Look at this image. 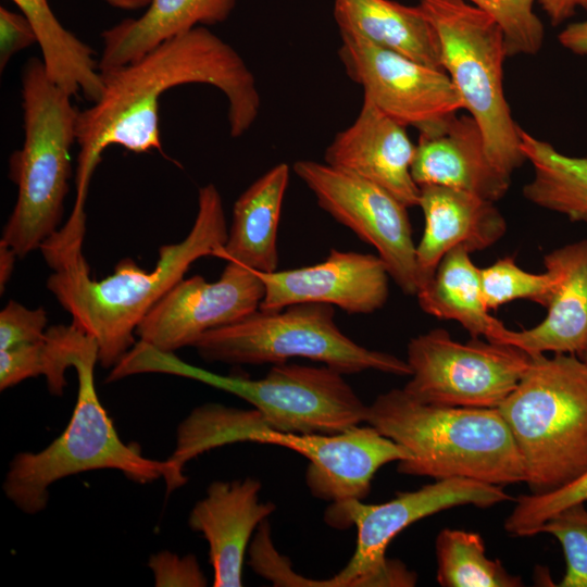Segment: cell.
Masks as SVG:
<instances>
[{"instance_id":"cell-21","label":"cell","mask_w":587,"mask_h":587,"mask_svg":"<svg viewBox=\"0 0 587 587\" xmlns=\"http://www.w3.org/2000/svg\"><path fill=\"white\" fill-rule=\"evenodd\" d=\"M544 263L558 279L547 315L532 328H508L503 344L530 357L546 352L579 354L587 344V239L553 249Z\"/></svg>"},{"instance_id":"cell-40","label":"cell","mask_w":587,"mask_h":587,"mask_svg":"<svg viewBox=\"0 0 587 587\" xmlns=\"http://www.w3.org/2000/svg\"><path fill=\"white\" fill-rule=\"evenodd\" d=\"M109 5L122 10H138L147 8L151 0H103Z\"/></svg>"},{"instance_id":"cell-5","label":"cell","mask_w":587,"mask_h":587,"mask_svg":"<svg viewBox=\"0 0 587 587\" xmlns=\"http://www.w3.org/2000/svg\"><path fill=\"white\" fill-rule=\"evenodd\" d=\"M21 97L24 141L10 159L17 199L0 241L24 258L58 232L70 188L79 110L72 96L47 76L37 58L23 66Z\"/></svg>"},{"instance_id":"cell-8","label":"cell","mask_w":587,"mask_h":587,"mask_svg":"<svg viewBox=\"0 0 587 587\" xmlns=\"http://www.w3.org/2000/svg\"><path fill=\"white\" fill-rule=\"evenodd\" d=\"M192 347L208 362L261 365L304 358L344 375L367 370L411 375L407 361L367 349L345 335L335 322L334 307L325 303H298L277 311L258 309L233 324L209 330Z\"/></svg>"},{"instance_id":"cell-29","label":"cell","mask_w":587,"mask_h":587,"mask_svg":"<svg viewBox=\"0 0 587 587\" xmlns=\"http://www.w3.org/2000/svg\"><path fill=\"white\" fill-rule=\"evenodd\" d=\"M436 579L442 587H521L519 575L509 573L499 560L489 559L483 537L476 532L444 528L435 541Z\"/></svg>"},{"instance_id":"cell-27","label":"cell","mask_w":587,"mask_h":587,"mask_svg":"<svg viewBox=\"0 0 587 587\" xmlns=\"http://www.w3.org/2000/svg\"><path fill=\"white\" fill-rule=\"evenodd\" d=\"M520 148L534 168L523 188L532 203L587 223V157H570L520 127Z\"/></svg>"},{"instance_id":"cell-36","label":"cell","mask_w":587,"mask_h":587,"mask_svg":"<svg viewBox=\"0 0 587 587\" xmlns=\"http://www.w3.org/2000/svg\"><path fill=\"white\" fill-rule=\"evenodd\" d=\"M37 42L36 34L22 14L0 7V68L3 71L17 52Z\"/></svg>"},{"instance_id":"cell-23","label":"cell","mask_w":587,"mask_h":587,"mask_svg":"<svg viewBox=\"0 0 587 587\" xmlns=\"http://www.w3.org/2000/svg\"><path fill=\"white\" fill-rule=\"evenodd\" d=\"M290 167L278 163L255 179L235 201L225 245L215 258L254 271H277V233Z\"/></svg>"},{"instance_id":"cell-12","label":"cell","mask_w":587,"mask_h":587,"mask_svg":"<svg viewBox=\"0 0 587 587\" xmlns=\"http://www.w3.org/2000/svg\"><path fill=\"white\" fill-rule=\"evenodd\" d=\"M292 171L321 209L375 248L402 292L416 296L421 279L408 208L380 186L325 162L299 160Z\"/></svg>"},{"instance_id":"cell-32","label":"cell","mask_w":587,"mask_h":587,"mask_svg":"<svg viewBox=\"0 0 587 587\" xmlns=\"http://www.w3.org/2000/svg\"><path fill=\"white\" fill-rule=\"evenodd\" d=\"M488 13L501 27L508 57L535 54L542 45L544 26L534 0H466Z\"/></svg>"},{"instance_id":"cell-11","label":"cell","mask_w":587,"mask_h":587,"mask_svg":"<svg viewBox=\"0 0 587 587\" xmlns=\"http://www.w3.org/2000/svg\"><path fill=\"white\" fill-rule=\"evenodd\" d=\"M190 378L252 405L266 427L295 434H333L365 423L367 405L344 374L323 366L273 364L259 379L224 376L193 366Z\"/></svg>"},{"instance_id":"cell-2","label":"cell","mask_w":587,"mask_h":587,"mask_svg":"<svg viewBox=\"0 0 587 587\" xmlns=\"http://www.w3.org/2000/svg\"><path fill=\"white\" fill-rule=\"evenodd\" d=\"M228 227L222 196L213 184L198 192V211L188 235L164 245L152 271L130 258L122 259L114 273L96 280L83 254V240H66L55 234L40 247L53 273L47 288L72 316V324L98 345V362L112 369L136 344V328L150 309L190 265L215 257L225 245Z\"/></svg>"},{"instance_id":"cell-34","label":"cell","mask_w":587,"mask_h":587,"mask_svg":"<svg viewBox=\"0 0 587 587\" xmlns=\"http://www.w3.org/2000/svg\"><path fill=\"white\" fill-rule=\"evenodd\" d=\"M48 316L42 308L28 309L11 300L0 312V350L41 339Z\"/></svg>"},{"instance_id":"cell-4","label":"cell","mask_w":587,"mask_h":587,"mask_svg":"<svg viewBox=\"0 0 587 587\" xmlns=\"http://www.w3.org/2000/svg\"><path fill=\"white\" fill-rule=\"evenodd\" d=\"M97 341L84 333L72 357L78 389L76 404L63 433L37 452H18L9 464L2 489L25 514H37L49 502L50 486L67 476L96 470L120 471L127 479L147 484L163 478L166 492L187 482L172 461L142 454L137 442H124L99 400L95 386Z\"/></svg>"},{"instance_id":"cell-25","label":"cell","mask_w":587,"mask_h":587,"mask_svg":"<svg viewBox=\"0 0 587 587\" xmlns=\"http://www.w3.org/2000/svg\"><path fill=\"white\" fill-rule=\"evenodd\" d=\"M470 254L464 248L447 253L417 291L419 305L429 315L458 322L472 338L503 344L508 327L489 313L482 295L480 268Z\"/></svg>"},{"instance_id":"cell-15","label":"cell","mask_w":587,"mask_h":587,"mask_svg":"<svg viewBox=\"0 0 587 587\" xmlns=\"http://www.w3.org/2000/svg\"><path fill=\"white\" fill-rule=\"evenodd\" d=\"M259 444L280 446L303 455L309 461L305 483L310 492L332 503L365 499L382 466L412 457L403 446L370 424L333 434H295L267 428L261 432Z\"/></svg>"},{"instance_id":"cell-31","label":"cell","mask_w":587,"mask_h":587,"mask_svg":"<svg viewBox=\"0 0 587 587\" xmlns=\"http://www.w3.org/2000/svg\"><path fill=\"white\" fill-rule=\"evenodd\" d=\"M587 502V470L567 484L541 494L520 495L503 527L513 536L528 537L567 507Z\"/></svg>"},{"instance_id":"cell-1","label":"cell","mask_w":587,"mask_h":587,"mask_svg":"<svg viewBox=\"0 0 587 587\" xmlns=\"http://www.w3.org/2000/svg\"><path fill=\"white\" fill-rule=\"evenodd\" d=\"M99 99L80 111L74 210L85 211L92 174L102 153L120 146L134 153H163L160 98L187 84L217 88L227 99L232 137L242 136L257 120L261 97L255 78L239 53L204 26L164 41L139 59L101 73Z\"/></svg>"},{"instance_id":"cell-24","label":"cell","mask_w":587,"mask_h":587,"mask_svg":"<svg viewBox=\"0 0 587 587\" xmlns=\"http://www.w3.org/2000/svg\"><path fill=\"white\" fill-rule=\"evenodd\" d=\"M334 17L339 32L359 35L419 63L444 70L438 36L419 4L334 0Z\"/></svg>"},{"instance_id":"cell-13","label":"cell","mask_w":587,"mask_h":587,"mask_svg":"<svg viewBox=\"0 0 587 587\" xmlns=\"http://www.w3.org/2000/svg\"><path fill=\"white\" fill-rule=\"evenodd\" d=\"M339 59L347 75L379 110L420 134L436 130L463 109L444 70L424 65L367 39L340 32Z\"/></svg>"},{"instance_id":"cell-16","label":"cell","mask_w":587,"mask_h":587,"mask_svg":"<svg viewBox=\"0 0 587 587\" xmlns=\"http://www.w3.org/2000/svg\"><path fill=\"white\" fill-rule=\"evenodd\" d=\"M264 283L260 310L277 311L298 303L336 305L350 314H370L389 297L390 275L375 254L332 249L320 263L258 272Z\"/></svg>"},{"instance_id":"cell-33","label":"cell","mask_w":587,"mask_h":587,"mask_svg":"<svg viewBox=\"0 0 587 587\" xmlns=\"http://www.w3.org/2000/svg\"><path fill=\"white\" fill-rule=\"evenodd\" d=\"M561 544L566 569L560 587H587V508L577 503L551 516L538 530Z\"/></svg>"},{"instance_id":"cell-37","label":"cell","mask_w":587,"mask_h":587,"mask_svg":"<svg viewBox=\"0 0 587 587\" xmlns=\"http://www.w3.org/2000/svg\"><path fill=\"white\" fill-rule=\"evenodd\" d=\"M539 4L553 26L572 17L577 9L587 11V0H539Z\"/></svg>"},{"instance_id":"cell-26","label":"cell","mask_w":587,"mask_h":587,"mask_svg":"<svg viewBox=\"0 0 587 587\" xmlns=\"http://www.w3.org/2000/svg\"><path fill=\"white\" fill-rule=\"evenodd\" d=\"M30 23L47 76L72 97L99 99L103 80L93 50L63 27L48 0H11Z\"/></svg>"},{"instance_id":"cell-35","label":"cell","mask_w":587,"mask_h":587,"mask_svg":"<svg viewBox=\"0 0 587 587\" xmlns=\"http://www.w3.org/2000/svg\"><path fill=\"white\" fill-rule=\"evenodd\" d=\"M157 587H203L208 585L197 558L193 554L178 555L170 550H161L149 557Z\"/></svg>"},{"instance_id":"cell-3","label":"cell","mask_w":587,"mask_h":587,"mask_svg":"<svg viewBox=\"0 0 587 587\" xmlns=\"http://www.w3.org/2000/svg\"><path fill=\"white\" fill-rule=\"evenodd\" d=\"M365 423L411 453L398 462L399 473L500 486L525 480L522 457L498 409L427 404L403 388L391 389L367 405Z\"/></svg>"},{"instance_id":"cell-20","label":"cell","mask_w":587,"mask_h":587,"mask_svg":"<svg viewBox=\"0 0 587 587\" xmlns=\"http://www.w3.org/2000/svg\"><path fill=\"white\" fill-rule=\"evenodd\" d=\"M417 207L422 209L425 223L416 245L421 287L433 277L451 250L482 251L499 241L507 232L505 218L495 202L462 190L421 186Z\"/></svg>"},{"instance_id":"cell-38","label":"cell","mask_w":587,"mask_h":587,"mask_svg":"<svg viewBox=\"0 0 587 587\" xmlns=\"http://www.w3.org/2000/svg\"><path fill=\"white\" fill-rule=\"evenodd\" d=\"M559 42L575 54H587V20L569 24L558 36Z\"/></svg>"},{"instance_id":"cell-18","label":"cell","mask_w":587,"mask_h":587,"mask_svg":"<svg viewBox=\"0 0 587 587\" xmlns=\"http://www.w3.org/2000/svg\"><path fill=\"white\" fill-rule=\"evenodd\" d=\"M262 484L253 477L214 480L190 510L188 526L209 545L214 587L242 586V566L249 540L276 505L260 500Z\"/></svg>"},{"instance_id":"cell-22","label":"cell","mask_w":587,"mask_h":587,"mask_svg":"<svg viewBox=\"0 0 587 587\" xmlns=\"http://www.w3.org/2000/svg\"><path fill=\"white\" fill-rule=\"evenodd\" d=\"M237 0H151L136 18H125L101 34L100 72L135 61L164 41L198 26L228 18Z\"/></svg>"},{"instance_id":"cell-10","label":"cell","mask_w":587,"mask_h":587,"mask_svg":"<svg viewBox=\"0 0 587 587\" xmlns=\"http://www.w3.org/2000/svg\"><path fill=\"white\" fill-rule=\"evenodd\" d=\"M530 360L515 346L480 338L459 342L446 329L433 328L408 344L411 378L403 389L427 404L497 409Z\"/></svg>"},{"instance_id":"cell-19","label":"cell","mask_w":587,"mask_h":587,"mask_svg":"<svg viewBox=\"0 0 587 587\" xmlns=\"http://www.w3.org/2000/svg\"><path fill=\"white\" fill-rule=\"evenodd\" d=\"M411 174L419 187H449L492 202L504 197L511 183L490 161L471 115L454 114L436 130L420 134Z\"/></svg>"},{"instance_id":"cell-30","label":"cell","mask_w":587,"mask_h":587,"mask_svg":"<svg viewBox=\"0 0 587 587\" xmlns=\"http://www.w3.org/2000/svg\"><path fill=\"white\" fill-rule=\"evenodd\" d=\"M557 280L549 271L540 274L524 271L512 258H502L480 268L482 295L489 310L516 299L530 300L547 308Z\"/></svg>"},{"instance_id":"cell-9","label":"cell","mask_w":587,"mask_h":587,"mask_svg":"<svg viewBox=\"0 0 587 587\" xmlns=\"http://www.w3.org/2000/svg\"><path fill=\"white\" fill-rule=\"evenodd\" d=\"M503 486L470 478L437 479L414 491L398 492L384 503L362 500L332 503L325 522L332 527L357 528V546L347 565L322 586H414L416 574L404 564L386 558L391 540L407 527L444 510L459 505L488 508L512 500Z\"/></svg>"},{"instance_id":"cell-7","label":"cell","mask_w":587,"mask_h":587,"mask_svg":"<svg viewBox=\"0 0 587 587\" xmlns=\"http://www.w3.org/2000/svg\"><path fill=\"white\" fill-rule=\"evenodd\" d=\"M419 5L438 36L442 67L463 109L482 129L490 161L511 177L526 158L503 90L508 54L501 27L466 0H421Z\"/></svg>"},{"instance_id":"cell-41","label":"cell","mask_w":587,"mask_h":587,"mask_svg":"<svg viewBox=\"0 0 587 587\" xmlns=\"http://www.w3.org/2000/svg\"><path fill=\"white\" fill-rule=\"evenodd\" d=\"M577 355L587 365V344H586L585 348Z\"/></svg>"},{"instance_id":"cell-6","label":"cell","mask_w":587,"mask_h":587,"mask_svg":"<svg viewBox=\"0 0 587 587\" xmlns=\"http://www.w3.org/2000/svg\"><path fill=\"white\" fill-rule=\"evenodd\" d=\"M497 409L517 446L532 492L557 489L587 470V365L577 354L532 357Z\"/></svg>"},{"instance_id":"cell-39","label":"cell","mask_w":587,"mask_h":587,"mask_svg":"<svg viewBox=\"0 0 587 587\" xmlns=\"http://www.w3.org/2000/svg\"><path fill=\"white\" fill-rule=\"evenodd\" d=\"M18 258L15 251L9 247L7 243L0 241V287L1 292H3V287L7 285L10 279L15 259Z\"/></svg>"},{"instance_id":"cell-14","label":"cell","mask_w":587,"mask_h":587,"mask_svg":"<svg viewBox=\"0 0 587 587\" xmlns=\"http://www.w3.org/2000/svg\"><path fill=\"white\" fill-rule=\"evenodd\" d=\"M264 292L257 271L227 261L216 282L195 275L176 283L140 321L136 335L165 352L192 347L209 330L257 311Z\"/></svg>"},{"instance_id":"cell-17","label":"cell","mask_w":587,"mask_h":587,"mask_svg":"<svg viewBox=\"0 0 587 587\" xmlns=\"http://www.w3.org/2000/svg\"><path fill=\"white\" fill-rule=\"evenodd\" d=\"M414 153L405 127L363 97L357 118L335 135L324 162L380 186L411 208L420 200V187L411 174Z\"/></svg>"},{"instance_id":"cell-28","label":"cell","mask_w":587,"mask_h":587,"mask_svg":"<svg viewBox=\"0 0 587 587\" xmlns=\"http://www.w3.org/2000/svg\"><path fill=\"white\" fill-rule=\"evenodd\" d=\"M82 333L72 323L55 325L47 328L37 341L0 350V389L42 375L49 392L61 396L67 385L65 373L72 367V355Z\"/></svg>"}]
</instances>
